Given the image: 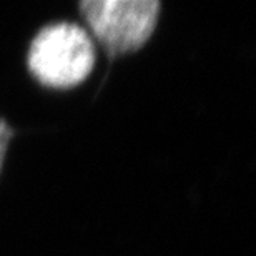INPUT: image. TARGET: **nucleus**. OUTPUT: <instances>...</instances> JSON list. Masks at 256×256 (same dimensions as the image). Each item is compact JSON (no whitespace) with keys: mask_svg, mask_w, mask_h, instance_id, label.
Instances as JSON below:
<instances>
[{"mask_svg":"<svg viewBox=\"0 0 256 256\" xmlns=\"http://www.w3.org/2000/svg\"><path fill=\"white\" fill-rule=\"evenodd\" d=\"M12 136H14L12 126H10L4 118H0V168H2L5 153H7L8 143H10V140H12Z\"/></svg>","mask_w":256,"mask_h":256,"instance_id":"3","label":"nucleus"},{"mask_svg":"<svg viewBox=\"0 0 256 256\" xmlns=\"http://www.w3.org/2000/svg\"><path fill=\"white\" fill-rule=\"evenodd\" d=\"M96 48L90 34L78 24L54 22L32 38L27 54L28 72L50 88H72L88 78Z\"/></svg>","mask_w":256,"mask_h":256,"instance_id":"1","label":"nucleus"},{"mask_svg":"<svg viewBox=\"0 0 256 256\" xmlns=\"http://www.w3.org/2000/svg\"><path fill=\"white\" fill-rule=\"evenodd\" d=\"M80 14L110 57L140 50L153 35L162 4L156 0H84Z\"/></svg>","mask_w":256,"mask_h":256,"instance_id":"2","label":"nucleus"}]
</instances>
